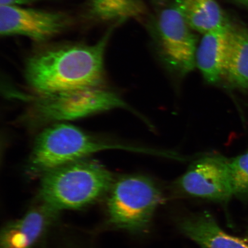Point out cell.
<instances>
[{
	"label": "cell",
	"instance_id": "cell-1",
	"mask_svg": "<svg viewBox=\"0 0 248 248\" xmlns=\"http://www.w3.org/2000/svg\"><path fill=\"white\" fill-rule=\"evenodd\" d=\"M105 34L93 45H73L40 51L27 62L25 76L38 94L100 88L104 80Z\"/></svg>",
	"mask_w": 248,
	"mask_h": 248
},
{
	"label": "cell",
	"instance_id": "cell-2",
	"mask_svg": "<svg viewBox=\"0 0 248 248\" xmlns=\"http://www.w3.org/2000/svg\"><path fill=\"white\" fill-rule=\"evenodd\" d=\"M43 174L40 197L43 204L55 212L88 205L109 191L114 182L109 170L86 159Z\"/></svg>",
	"mask_w": 248,
	"mask_h": 248
},
{
	"label": "cell",
	"instance_id": "cell-3",
	"mask_svg": "<svg viewBox=\"0 0 248 248\" xmlns=\"http://www.w3.org/2000/svg\"><path fill=\"white\" fill-rule=\"evenodd\" d=\"M124 148L68 124L46 128L36 138L29 166L33 172L45 173L58 167L85 159L98 152Z\"/></svg>",
	"mask_w": 248,
	"mask_h": 248
},
{
	"label": "cell",
	"instance_id": "cell-4",
	"mask_svg": "<svg viewBox=\"0 0 248 248\" xmlns=\"http://www.w3.org/2000/svg\"><path fill=\"white\" fill-rule=\"evenodd\" d=\"M108 201L109 221L115 227L133 232L147 230L162 202L159 187L143 175L123 176L114 181Z\"/></svg>",
	"mask_w": 248,
	"mask_h": 248
},
{
	"label": "cell",
	"instance_id": "cell-5",
	"mask_svg": "<svg viewBox=\"0 0 248 248\" xmlns=\"http://www.w3.org/2000/svg\"><path fill=\"white\" fill-rule=\"evenodd\" d=\"M30 100L33 117L45 123L76 120L113 108L128 107L116 93L102 87L36 94Z\"/></svg>",
	"mask_w": 248,
	"mask_h": 248
},
{
	"label": "cell",
	"instance_id": "cell-6",
	"mask_svg": "<svg viewBox=\"0 0 248 248\" xmlns=\"http://www.w3.org/2000/svg\"><path fill=\"white\" fill-rule=\"evenodd\" d=\"M157 30L167 64L182 76L193 71L196 66L197 40L176 1L160 14Z\"/></svg>",
	"mask_w": 248,
	"mask_h": 248
},
{
	"label": "cell",
	"instance_id": "cell-7",
	"mask_svg": "<svg viewBox=\"0 0 248 248\" xmlns=\"http://www.w3.org/2000/svg\"><path fill=\"white\" fill-rule=\"evenodd\" d=\"M176 185L188 196L217 202H226L233 195L229 160L221 156H207L195 161Z\"/></svg>",
	"mask_w": 248,
	"mask_h": 248
},
{
	"label": "cell",
	"instance_id": "cell-8",
	"mask_svg": "<svg viewBox=\"0 0 248 248\" xmlns=\"http://www.w3.org/2000/svg\"><path fill=\"white\" fill-rule=\"evenodd\" d=\"M69 19L63 14L21 6L1 5V36L20 35L36 42L50 39L64 31Z\"/></svg>",
	"mask_w": 248,
	"mask_h": 248
},
{
	"label": "cell",
	"instance_id": "cell-9",
	"mask_svg": "<svg viewBox=\"0 0 248 248\" xmlns=\"http://www.w3.org/2000/svg\"><path fill=\"white\" fill-rule=\"evenodd\" d=\"M232 28L229 25L204 34L198 46L196 66L207 82L217 83L224 77Z\"/></svg>",
	"mask_w": 248,
	"mask_h": 248
},
{
	"label": "cell",
	"instance_id": "cell-10",
	"mask_svg": "<svg viewBox=\"0 0 248 248\" xmlns=\"http://www.w3.org/2000/svg\"><path fill=\"white\" fill-rule=\"evenodd\" d=\"M179 226L183 233L201 248H248L247 241L223 231L207 212L185 217Z\"/></svg>",
	"mask_w": 248,
	"mask_h": 248
},
{
	"label": "cell",
	"instance_id": "cell-11",
	"mask_svg": "<svg viewBox=\"0 0 248 248\" xmlns=\"http://www.w3.org/2000/svg\"><path fill=\"white\" fill-rule=\"evenodd\" d=\"M55 213L43 204L6 226L1 232V248H32Z\"/></svg>",
	"mask_w": 248,
	"mask_h": 248
},
{
	"label": "cell",
	"instance_id": "cell-12",
	"mask_svg": "<svg viewBox=\"0 0 248 248\" xmlns=\"http://www.w3.org/2000/svg\"><path fill=\"white\" fill-rule=\"evenodd\" d=\"M188 26L202 35L231 25L216 0H176Z\"/></svg>",
	"mask_w": 248,
	"mask_h": 248
},
{
	"label": "cell",
	"instance_id": "cell-13",
	"mask_svg": "<svg viewBox=\"0 0 248 248\" xmlns=\"http://www.w3.org/2000/svg\"><path fill=\"white\" fill-rule=\"evenodd\" d=\"M224 77L232 85L248 92V30L232 28Z\"/></svg>",
	"mask_w": 248,
	"mask_h": 248
},
{
	"label": "cell",
	"instance_id": "cell-14",
	"mask_svg": "<svg viewBox=\"0 0 248 248\" xmlns=\"http://www.w3.org/2000/svg\"><path fill=\"white\" fill-rule=\"evenodd\" d=\"M91 11L102 21L124 20L144 14V6L140 0H92Z\"/></svg>",
	"mask_w": 248,
	"mask_h": 248
},
{
	"label": "cell",
	"instance_id": "cell-15",
	"mask_svg": "<svg viewBox=\"0 0 248 248\" xmlns=\"http://www.w3.org/2000/svg\"><path fill=\"white\" fill-rule=\"evenodd\" d=\"M232 193L248 197V152L229 160Z\"/></svg>",
	"mask_w": 248,
	"mask_h": 248
},
{
	"label": "cell",
	"instance_id": "cell-16",
	"mask_svg": "<svg viewBox=\"0 0 248 248\" xmlns=\"http://www.w3.org/2000/svg\"><path fill=\"white\" fill-rule=\"evenodd\" d=\"M41 1V0H0L1 5L21 6Z\"/></svg>",
	"mask_w": 248,
	"mask_h": 248
},
{
	"label": "cell",
	"instance_id": "cell-17",
	"mask_svg": "<svg viewBox=\"0 0 248 248\" xmlns=\"http://www.w3.org/2000/svg\"><path fill=\"white\" fill-rule=\"evenodd\" d=\"M238 2L243 5H248V0H235Z\"/></svg>",
	"mask_w": 248,
	"mask_h": 248
},
{
	"label": "cell",
	"instance_id": "cell-18",
	"mask_svg": "<svg viewBox=\"0 0 248 248\" xmlns=\"http://www.w3.org/2000/svg\"><path fill=\"white\" fill-rule=\"evenodd\" d=\"M155 2L157 3H159V4H161V3L163 2L164 1H165V0H154Z\"/></svg>",
	"mask_w": 248,
	"mask_h": 248
}]
</instances>
